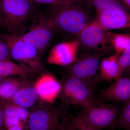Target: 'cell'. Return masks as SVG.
Listing matches in <instances>:
<instances>
[{"label": "cell", "instance_id": "obj_15", "mask_svg": "<svg viewBox=\"0 0 130 130\" xmlns=\"http://www.w3.org/2000/svg\"><path fill=\"white\" fill-rule=\"evenodd\" d=\"M38 72L26 65L14 63L9 60L0 61V76L2 77L17 76L27 78Z\"/></svg>", "mask_w": 130, "mask_h": 130}, {"label": "cell", "instance_id": "obj_26", "mask_svg": "<svg viewBox=\"0 0 130 130\" xmlns=\"http://www.w3.org/2000/svg\"><path fill=\"white\" fill-rule=\"evenodd\" d=\"M27 123H24L18 118L13 116H5L4 124L6 128L17 125H25Z\"/></svg>", "mask_w": 130, "mask_h": 130}, {"label": "cell", "instance_id": "obj_32", "mask_svg": "<svg viewBox=\"0 0 130 130\" xmlns=\"http://www.w3.org/2000/svg\"><path fill=\"white\" fill-rule=\"evenodd\" d=\"M2 77L1 76H0V83H1V81H2Z\"/></svg>", "mask_w": 130, "mask_h": 130}, {"label": "cell", "instance_id": "obj_18", "mask_svg": "<svg viewBox=\"0 0 130 130\" xmlns=\"http://www.w3.org/2000/svg\"><path fill=\"white\" fill-rule=\"evenodd\" d=\"M91 7L96 9V11H127L125 7L118 0H83Z\"/></svg>", "mask_w": 130, "mask_h": 130}, {"label": "cell", "instance_id": "obj_16", "mask_svg": "<svg viewBox=\"0 0 130 130\" xmlns=\"http://www.w3.org/2000/svg\"><path fill=\"white\" fill-rule=\"evenodd\" d=\"M38 98L34 85H29L18 91L11 99L15 105L28 108L33 106Z\"/></svg>", "mask_w": 130, "mask_h": 130}, {"label": "cell", "instance_id": "obj_31", "mask_svg": "<svg viewBox=\"0 0 130 130\" xmlns=\"http://www.w3.org/2000/svg\"><path fill=\"white\" fill-rule=\"evenodd\" d=\"M126 8L130 10V0H121Z\"/></svg>", "mask_w": 130, "mask_h": 130}, {"label": "cell", "instance_id": "obj_30", "mask_svg": "<svg viewBox=\"0 0 130 130\" xmlns=\"http://www.w3.org/2000/svg\"><path fill=\"white\" fill-rule=\"evenodd\" d=\"M122 76L130 78V66L124 70Z\"/></svg>", "mask_w": 130, "mask_h": 130}, {"label": "cell", "instance_id": "obj_13", "mask_svg": "<svg viewBox=\"0 0 130 130\" xmlns=\"http://www.w3.org/2000/svg\"><path fill=\"white\" fill-rule=\"evenodd\" d=\"M34 86L39 98L47 103L54 102L62 90L61 84L53 76L47 73L40 77Z\"/></svg>", "mask_w": 130, "mask_h": 130}, {"label": "cell", "instance_id": "obj_9", "mask_svg": "<svg viewBox=\"0 0 130 130\" xmlns=\"http://www.w3.org/2000/svg\"><path fill=\"white\" fill-rule=\"evenodd\" d=\"M66 114L60 108L46 107L31 112L27 121L28 130H59Z\"/></svg>", "mask_w": 130, "mask_h": 130}, {"label": "cell", "instance_id": "obj_27", "mask_svg": "<svg viewBox=\"0 0 130 130\" xmlns=\"http://www.w3.org/2000/svg\"><path fill=\"white\" fill-rule=\"evenodd\" d=\"M59 130H77L68 114H66L64 116Z\"/></svg>", "mask_w": 130, "mask_h": 130}, {"label": "cell", "instance_id": "obj_8", "mask_svg": "<svg viewBox=\"0 0 130 130\" xmlns=\"http://www.w3.org/2000/svg\"><path fill=\"white\" fill-rule=\"evenodd\" d=\"M80 46L87 50L105 54L113 48L108 35L96 21L86 25L77 36Z\"/></svg>", "mask_w": 130, "mask_h": 130}, {"label": "cell", "instance_id": "obj_5", "mask_svg": "<svg viewBox=\"0 0 130 130\" xmlns=\"http://www.w3.org/2000/svg\"><path fill=\"white\" fill-rule=\"evenodd\" d=\"M30 21L29 30L20 36L34 47L40 55L51 42L55 31L46 13L38 11Z\"/></svg>", "mask_w": 130, "mask_h": 130}, {"label": "cell", "instance_id": "obj_2", "mask_svg": "<svg viewBox=\"0 0 130 130\" xmlns=\"http://www.w3.org/2000/svg\"><path fill=\"white\" fill-rule=\"evenodd\" d=\"M46 14L55 32L61 31L77 36L89 23V14L81 4L49 6Z\"/></svg>", "mask_w": 130, "mask_h": 130}, {"label": "cell", "instance_id": "obj_29", "mask_svg": "<svg viewBox=\"0 0 130 130\" xmlns=\"http://www.w3.org/2000/svg\"><path fill=\"white\" fill-rule=\"evenodd\" d=\"M4 118H5V115L4 112L2 111L0 109V129L2 128V127L3 124H4Z\"/></svg>", "mask_w": 130, "mask_h": 130}, {"label": "cell", "instance_id": "obj_23", "mask_svg": "<svg viewBox=\"0 0 130 130\" xmlns=\"http://www.w3.org/2000/svg\"><path fill=\"white\" fill-rule=\"evenodd\" d=\"M119 63L121 76L124 70L130 66V45L120 56Z\"/></svg>", "mask_w": 130, "mask_h": 130}, {"label": "cell", "instance_id": "obj_14", "mask_svg": "<svg viewBox=\"0 0 130 130\" xmlns=\"http://www.w3.org/2000/svg\"><path fill=\"white\" fill-rule=\"evenodd\" d=\"M119 56L115 53L102 60L98 74L100 82H111L121 77L119 63Z\"/></svg>", "mask_w": 130, "mask_h": 130}, {"label": "cell", "instance_id": "obj_19", "mask_svg": "<svg viewBox=\"0 0 130 130\" xmlns=\"http://www.w3.org/2000/svg\"><path fill=\"white\" fill-rule=\"evenodd\" d=\"M108 35L115 53L120 56L130 45V33L122 34L108 31Z\"/></svg>", "mask_w": 130, "mask_h": 130}, {"label": "cell", "instance_id": "obj_21", "mask_svg": "<svg viewBox=\"0 0 130 130\" xmlns=\"http://www.w3.org/2000/svg\"><path fill=\"white\" fill-rule=\"evenodd\" d=\"M77 130H96L80 115L75 116L68 114Z\"/></svg>", "mask_w": 130, "mask_h": 130}, {"label": "cell", "instance_id": "obj_1", "mask_svg": "<svg viewBox=\"0 0 130 130\" xmlns=\"http://www.w3.org/2000/svg\"><path fill=\"white\" fill-rule=\"evenodd\" d=\"M38 11L31 0H0V26L9 34L21 36Z\"/></svg>", "mask_w": 130, "mask_h": 130}, {"label": "cell", "instance_id": "obj_4", "mask_svg": "<svg viewBox=\"0 0 130 130\" xmlns=\"http://www.w3.org/2000/svg\"><path fill=\"white\" fill-rule=\"evenodd\" d=\"M0 36L7 44L11 58L38 72L43 69V65L39 58L38 51L32 45L24 41L20 36L0 33Z\"/></svg>", "mask_w": 130, "mask_h": 130}, {"label": "cell", "instance_id": "obj_11", "mask_svg": "<svg viewBox=\"0 0 130 130\" xmlns=\"http://www.w3.org/2000/svg\"><path fill=\"white\" fill-rule=\"evenodd\" d=\"M103 101L113 103H125L130 100V78L122 76L100 94Z\"/></svg>", "mask_w": 130, "mask_h": 130}, {"label": "cell", "instance_id": "obj_3", "mask_svg": "<svg viewBox=\"0 0 130 130\" xmlns=\"http://www.w3.org/2000/svg\"><path fill=\"white\" fill-rule=\"evenodd\" d=\"M95 90L76 77L69 76L62 85V96L67 103L89 107L102 103L95 95Z\"/></svg>", "mask_w": 130, "mask_h": 130}, {"label": "cell", "instance_id": "obj_20", "mask_svg": "<svg viewBox=\"0 0 130 130\" xmlns=\"http://www.w3.org/2000/svg\"><path fill=\"white\" fill-rule=\"evenodd\" d=\"M116 127L123 130H130V100L124 103L116 121Z\"/></svg>", "mask_w": 130, "mask_h": 130}, {"label": "cell", "instance_id": "obj_24", "mask_svg": "<svg viewBox=\"0 0 130 130\" xmlns=\"http://www.w3.org/2000/svg\"><path fill=\"white\" fill-rule=\"evenodd\" d=\"M30 113V112L27 110V108L14 104L11 116L16 117L24 123H27Z\"/></svg>", "mask_w": 130, "mask_h": 130}, {"label": "cell", "instance_id": "obj_10", "mask_svg": "<svg viewBox=\"0 0 130 130\" xmlns=\"http://www.w3.org/2000/svg\"><path fill=\"white\" fill-rule=\"evenodd\" d=\"M79 46L78 40L59 43L50 50L47 62L50 64L70 66L77 59Z\"/></svg>", "mask_w": 130, "mask_h": 130}, {"label": "cell", "instance_id": "obj_33", "mask_svg": "<svg viewBox=\"0 0 130 130\" xmlns=\"http://www.w3.org/2000/svg\"><path fill=\"white\" fill-rule=\"evenodd\" d=\"M110 130H115V129L114 128H113V129H110Z\"/></svg>", "mask_w": 130, "mask_h": 130}, {"label": "cell", "instance_id": "obj_22", "mask_svg": "<svg viewBox=\"0 0 130 130\" xmlns=\"http://www.w3.org/2000/svg\"><path fill=\"white\" fill-rule=\"evenodd\" d=\"M36 4H41L49 6H56L66 4H81L83 3V0H31Z\"/></svg>", "mask_w": 130, "mask_h": 130}, {"label": "cell", "instance_id": "obj_28", "mask_svg": "<svg viewBox=\"0 0 130 130\" xmlns=\"http://www.w3.org/2000/svg\"><path fill=\"white\" fill-rule=\"evenodd\" d=\"M7 130H28L27 126L25 125H17L6 128Z\"/></svg>", "mask_w": 130, "mask_h": 130}, {"label": "cell", "instance_id": "obj_12", "mask_svg": "<svg viewBox=\"0 0 130 130\" xmlns=\"http://www.w3.org/2000/svg\"><path fill=\"white\" fill-rule=\"evenodd\" d=\"M95 21L106 30L130 29V13L128 11H96Z\"/></svg>", "mask_w": 130, "mask_h": 130}, {"label": "cell", "instance_id": "obj_6", "mask_svg": "<svg viewBox=\"0 0 130 130\" xmlns=\"http://www.w3.org/2000/svg\"><path fill=\"white\" fill-rule=\"evenodd\" d=\"M105 55L91 51L84 54L69 66V75L81 79L95 90L100 82L98 72Z\"/></svg>", "mask_w": 130, "mask_h": 130}, {"label": "cell", "instance_id": "obj_17", "mask_svg": "<svg viewBox=\"0 0 130 130\" xmlns=\"http://www.w3.org/2000/svg\"><path fill=\"white\" fill-rule=\"evenodd\" d=\"M30 85L26 78L19 77L7 79L0 85V96L4 99H10L18 91Z\"/></svg>", "mask_w": 130, "mask_h": 130}, {"label": "cell", "instance_id": "obj_35", "mask_svg": "<svg viewBox=\"0 0 130 130\" xmlns=\"http://www.w3.org/2000/svg\"><path fill=\"white\" fill-rule=\"evenodd\" d=\"M129 30H130V29H129Z\"/></svg>", "mask_w": 130, "mask_h": 130}, {"label": "cell", "instance_id": "obj_34", "mask_svg": "<svg viewBox=\"0 0 130 130\" xmlns=\"http://www.w3.org/2000/svg\"><path fill=\"white\" fill-rule=\"evenodd\" d=\"M0 130H5L3 129H2V128H1V129H0Z\"/></svg>", "mask_w": 130, "mask_h": 130}, {"label": "cell", "instance_id": "obj_7", "mask_svg": "<svg viewBox=\"0 0 130 130\" xmlns=\"http://www.w3.org/2000/svg\"><path fill=\"white\" fill-rule=\"evenodd\" d=\"M83 108L80 116L96 130L115 128L121 111L120 107L115 103L105 104L103 102Z\"/></svg>", "mask_w": 130, "mask_h": 130}, {"label": "cell", "instance_id": "obj_25", "mask_svg": "<svg viewBox=\"0 0 130 130\" xmlns=\"http://www.w3.org/2000/svg\"><path fill=\"white\" fill-rule=\"evenodd\" d=\"M11 56L8 46L0 36V61L9 60Z\"/></svg>", "mask_w": 130, "mask_h": 130}]
</instances>
